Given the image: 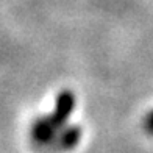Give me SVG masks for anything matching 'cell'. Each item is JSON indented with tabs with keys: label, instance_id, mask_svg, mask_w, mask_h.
<instances>
[{
	"label": "cell",
	"instance_id": "6da1fadb",
	"mask_svg": "<svg viewBox=\"0 0 153 153\" xmlns=\"http://www.w3.org/2000/svg\"><path fill=\"white\" fill-rule=\"evenodd\" d=\"M75 105H76V99L74 92L69 91V89L61 91L56 97V100H55V108L52 113L41 116L33 122L30 130L31 141L39 147L52 149L59 131L69 125L67 120L71 117L72 111L75 109Z\"/></svg>",
	"mask_w": 153,
	"mask_h": 153
},
{
	"label": "cell",
	"instance_id": "3957f363",
	"mask_svg": "<svg viewBox=\"0 0 153 153\" xmlns=\"http://www.w3.org/2000/svg\"><path fill=\"white\" fill-rule=\"evenodd\" d=\"M144 130L147 131L149 134L153 136V109L150 111L147 116H145V119H144Z\"/></svg>",
	"mask_w": 153,
	"mask_h": 153
},
{
	"label": "cell",
	"instance_id": "7a4b0ae2",
	"mask_svg": "<svg viewBox=\"0 0 153 153\" xmlns=\"http://www.w3.org/2000/svg\"><path fill=\"white\" fill-rule=\"evenodd\" d=\"M80 137H81V128L78 125H67V127H64L59 131V134L55 139L52 149H58V150L74 149L78 144Z\"/></svg>",
	"mask_w": 153,
	"mask_h": 153
}]
</instances>
